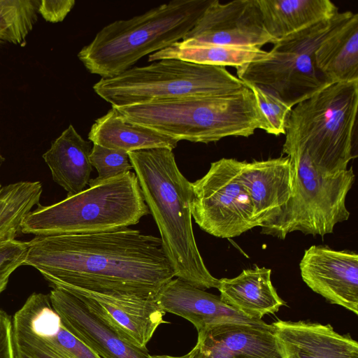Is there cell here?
<instances>
[{
  "mask_svg": "<svg viewBox=\"0 0 358 358\" xmlns=\"http://www.w3.org/2000/svg\"><path fill=\"white\" fill-rule=\"evenodd\" d=\"M24 265L52 287L155 299L175 277L160 238L125 228L86 234L36 236Z\"/></svg>",
  "mask_w": 358,
  "mask_h": 358,
  "instance_id": "obj_1",
  "label": "cell"
},
{
  "mask_svg": "<svg viewBox=\"0 0 358 358\" xmlns=\"http://www.w3.org/2000/svg\"><path fill=\"white\" fill-rule=\"evenodd\" d=\"M128 155L175 277L203 290L217 288L219 279L206 266L194 235L192 182L179 170L173 152L153 148Z\"/></svg>",
  "mask_w": 358,
  "mask_h": 358,
  "instance_id": "obj_2",
  "label": "cell"
},
{
  "mask_svg": "<svg viewBox=\"0 0 358 358\" xmlns=\"http://www.w3.org/2000/svg\"><path fill=\"white\" fill-rule=\"evenodd\" d=\"M124 121L178 141L209 143L229 136L248 137L266 123L245 85L226 94L112 107Z\"/></svg>",
  "mask_w": 358,
  "mask_h": 358,
  "instance_id": "obj_3",
  "label": "cell"
},
{
  "mask_svg": "<svg viewBox=\"0 0 358 358\" xmlns=\"http://www.w3.org/2000/svg\"><path fill=\"white\" fill-rule=\"evenodd\" d=\"M213 0H173L103 27L78 52L86 69L101 78L115 76L141 58L179 42Z\"/></svg>",
  "mask_w": 358,
  "mask_h": 358,
  "instance_id": "obj_4",
  "label": "cell"
},
{
  "mask_svg": "<svg viewBox=\"0 0 358 358\" xmlns=\"http://www.w3.org/2000/svg\"><path fill=\"white\" fill-rule=\"evenodd\" d=\"M90 187L30 211L20 231L36 236L105 233L136 224L150 214L135 173L90 180Z\"/></svg>",
  "mask_w": 358,
  "mask_h": 358,
  "instance_id": "obj_5",
  "label": "cell"
},
{
  "mask_svg": "<svg viewBox=\"0 0 358 358\" xmlns=\"http://www.w3.org/2000/svg\"><path fill=\"white\" fill-rule=\"evenodd\" d=\"M358 108V80L328 85L294 106L287 117L284 143L302 147L327 176L348 169L353 154Z\"/></svg>",
  "mask_w": 358,
  "mask_h": 358,
  "instance_id": "obj_6",
  "label": "cell"
},
{
  "mask_svg": "<svg viewBox=\"0 0 358 358\" xmlns=\"http://www.w3.org/2000/svg\"><path fill=\"white\" fill-rule=\"evenodd\" d=\"M282 153L292 163V194L279 213L261 227L262 234L285 239L294 231L322 237L333 233L337 224L350 217L345 201L355 180L352 168L327 176L300 145L284 143Z\"/></svg>",
  "mask_w": 358,
  "mask_h": 358,
  "instance_id": "obj_7",
  "label": "cell"
},
{
  "mask_svg": "<svg viewBox=\"0 0 358 358\" xmlns=\"http://www.w3.org/2000/svg\"><path fill=\"white\" fill-rule=\"evenodd\" d=\"M245 86L225 67L174 59L134 66L93 85L112 107L226 94Z\"/></svg>",
  "mask_w": 358,
  "mask_h": 358,
  "instance_id": "obj_8",
  "label": "cell"
},
{
  "mask_svg": "<svg viewBox=\"0 0 358 358\" xmlns=\"http://www.w3.org/2000/svg\"><path fill=\"white\" fill-rule=\"evenodd\" d=\"M336 15L278 40L266 58L236 68L237 77L273 92L291 108L312 96L329 85L315 66L314 54Z\"/></svg>",
  "mask_w": 358,
  "mask_h": 358,
  "instance_id": "obj_9",
  "label": "cell"
},
{
  "mask_svg": "<svg viewBox=\"0 0 358 358\" xmlns=\"http://www.w3.org/2000/svg\"><path fill=\"white\" fill-rule=\"evenodd\" d=\"M241 161L222 158L192 182V216L206 233L232 238L259 227L248 194L241 181Z\"/></svg>",
  "mask_w": 358,
  "mask_h": 358,
  "instance_id": "obj_10",
  "label": "cell"
},
{
  "mask_svg": "<svg viewBox=\"0 0 358 358\" xmlns=\"http://www.w3.org/2000/svg\"><path fill=\"white\" fill-rule=\"evenodd\" d=\"M12 324L15 358H102L64 327L48 294H31Z\"/></svg>",
  "mask_w": 358,
  "mask_h": 358,
  "instance_id": "obj_11",
  "label": "cell"
},
{
  "mask_svg": "<svg viewBox=\"0 0 358 358\" xmlns=\"http://www.w3.org/2000/svg\"><path fill=\"white\" fill-rule=\"evenodd\" d=\"M180 43H211L262 48L275 39L264 28L257 0L222 3L213 0Z\"/></svg>",
  "mask_w": 358,
  "mask_h": 358,
  "instance_id": "obj_12",
  "label": "cell"
},
{
  "mask_svg": "<svg viewBox=\"0 0 358 358\" xmlns=\"http://www.w3.org/2000/svg\"><path fill=\"white\" fill-rule=\"evenodd\" d=\"M57 288L78 297L118 336L141 349H147L157 329L168 323L164 320L166 313L155 299L99 293L70 286Z\"/></svg>",
  "mask_w": 358,
  "mask_h": 358,
  "instance_id": "obj_13",
  "label": "cell"
},
{
  "mask_svg": "<svg viewBox=\"0 0 358 358\" xmlns=\"http://www.w3.org/2000/svg\"><path fill=\"white\" fill-rule=\"evenodd\" d=\"M307 286L333 304L358 314V255L324 245H311L299 263Z\"/></svg>",
  "mask_w": 358,
  "mask_h": 358,
  "instance_id": "obj_14",
  "label": "cell"
},
{
  "mask_svg": "<svg viewBox=\"0 0 358 358\" xmlns=\"http://www.w3.org/2000/svg\"><path fill=\"white\" fill-rule=\"evenodd\" d=\"M50 303L64 327L102 358H150L147 349L118 336L73 294L52 287Z\"/></svg>",
  "mask_w": 358,
  "mask_h": 358,
  "instance_id": "obj_15",
  "label": "cell"
},
{
  "mask_svg": "<svg viewBox=\"0 0 358 358\" xmlns=\"http://www.w3.org/2000/svg\"><path fill=\"white\" fill-rule=\"evenodd\" d=\"M155 301L166 313L190 322L197 332L222 324H243L273 328L262 320L250 319L221 301L220 296L196 288L180 278L169 281L158 292Z\"/></svg>",
  "mask_w": 358,
  "mask_h": 358,
  "instance_id": "obj_16",
  "label": "cell"
},
{
  "mask_svg": "<svg viewBox=\"0 0 358 358\" xmlns=\"http://www.w3.org/2000/svg\"><path fill=\"white\" fill-rule=\"evenodd\" d=\"M190 358H283L273 328L222 324L198 331Z\"/></svg>",
  "mask_w": 358,
  "mask_h": 358,
  "instance_id": "obj_17",
  "label": "cell"
},
{
  "mask_svg": "<svg viewBox=\"0 0 358 358\" xmlns=\"http://www.w3.org/2000/svg\"><path fill=\"white\" fill-rule=\"evenodd\" d=\"M240 176L261 227L273 220L287 203L293 189L289 157L241 161Z\"/></svg>",
  "mask_w": 358,
  "mask_h": 358,
  "instance_id": "obj_18",
  "label": "cell"
},
{
  "mask_svg": "<svg viewBox=\"0 0 358 358\" xmlns=\"http://www.w3.org/2000/svg\"><path fill=\"white\" fill-rule=\"evenodd\" d=\"M283 358H358V343L329 324L278 320L271 324Z\"/></svg>",
  "mask_w": 358,
  "mask_h": 358,
  "instance_id": "obj_19",
  "label": "cell"
},
{
  "mask_svg": "<svg viewBox=\"0 0 358 358\" xmlns=\"http://www.w3.org/2000/svg\"><path fill=\"white\" fill-rule=\"evenodd\" d=\"M314 57L317 71L329 85L358 80V14L338 12Z\"/></svg>",
  "mask_w": 358,
  "mask_h": 358,
  "instance_id": "obj_20",
  "label": "cell"
},
{
  "mask_svg": "<svg viewBox=\"0 0 358 358\" xmlns=\"http://www.w3.org/2000/svg\"><path fill=\"white\" fill-rule=\"evenodd\" d=\"M271 270L255 266L244 269L237 276L219 279L217 289L220 298L252 320H262L268 314H275L286 304L278 294L271 279Z\"/></svg>",
  "mask_w": 358,
  "mask_h": 358,
  "instance_id": "obj_21",
  "label": "cell"
},
{
  "mask_svg": "<svg viewBox=\"0 0 358 358\" xmlns=\"http://www.w3.org/2000/svg\"><path fill=\"white\" fill-rule=\"evenodd\" d=\"M91 150L92 142L82 138L70 124L43 155L53 180L67 192V196L83 192L89 184Z\"/></svg>",
  "mask_w": 358,
  "mask_h": 358,
  "instance_id": "obj_22",
  "label": "cell"
},
{
  "mask_svg": "<svg viewBox=\"0 0 358 358\" xmlns=\"http://www.w3.org/2000/svg\"><path fill=\"white\" fill-rule=\"evenodd\" d=\"M257 3L264 28L275 42L338 13L330 0H257Z\"/></svg>",
  "mask_w": 358,
  "mask_h": 358,
  "instance_id": "obj_23",
  "label": "cell"
},
{
  "mask_svg": "<svg viewBox=\"0 0 358 358\" xmlns=\"http://www.w3.org/2000/svg\"><path fill=\"white\" fill-rule=\"evenodd\" d=\"M88 139L92 144L126 152L177 147L178 140L143 126L123 120L111 107L92 125Z\"/></svg>",
  "mask_w": 358,
  "mask_h": 358,
  "instance_id": "obj_24",
  "label": "cell"
},
{
  "mask_svg": "<svg viewBox=\"0 0 358 358\" xmlns=\"http://www.w3.org/2000/svg\"><path fill=\"white\" fill-rule=\"evenodd\" d=\"M267 51L253 46L196 43L184 45L180 41L148 56V62L174 59L190 63L235 68L264 59Z\"/></svg>",
  "mask_w": 358,
  "mask_h": 358,
  "instance_id": "obj_25",
  "label": "cell"
},
{
  "mask_svg": "<svg viewBox=\"0 0 358 358\" xmlns=\"http://www.w3.org/2000/svg\"><path fill=\"white\" fill-rule=\"evenodd\" d=\"M42 191L39 181H20L0 189V240L15 238L26 215L39 204Z\"/></svg>",
  "mask_w": 358,
  "mask_h": 358,
  "instance_id": "obj_26",
  "label": "cell"
},
{
  "mask_svg": "<svg viewBox=\"0 0 358 358\" xmlns=\"http://www.w3.org/2000/svg\"><path fill=\"white\" fill-rule=\"evenodd\" d=\"M253 93L266 123L265 131L274 136L285 134L287 117L292 108L273 92L254 84L245 83Z\"/></svg>",
  "mask_w": 358,
  "mask_h": 358,
  "instance_id": "obj_27",
  "label": "cell"
},
{
  "mask_svg": "<svg viewBox=\"0 0 358 358\" xmlns=\"http://www.w3.org/2000/svg\"><path fill=\"white\" fill-rule=\"evenodd\" d=\"M90 161L98 173L95 178L103 180L131 171L133 166L127 152L93 144Z\"/></svg>",
  "mask_w": 358,
  "mask_h": 358,
  "instance_id": "obj_28",
  "label": "cell"
},
{
  "mask_svg": "<svg viewBox=\"0 0 358 358\" xmlns=\"http://www.w3.org/2000/svg\"><path fill=\"white\" fill-rule=\"evenodd\" d=\"M29 244L15 238L0 240V294L6 289L11 273L24 265Z\"/></svg>",
  "mask_w": 358,
  "mask_h": 358,
  "instance_id": "obj_29",
  "label": "cell"
},
{
  "mask_svg": "<svg viewBox=\"0 0 358 358\" xmlns=\"http://www.w3.org/2000/svg\"><path fill=\"white\" fill-rule=\"evenodd\" d=\"M75 3L74 0L40 1L38 13L48 22H59L64 20Z\"/></svg>",
  "mask_w": 358,
  "mask_h": 358,
  "instance_id": "obj_30",
  "label": "cell"
},
{
  "mask_svg": "<svg viewBox=\"0 0 358 358\" xmlns=\"http://www.w3.org/2000/svg\"><path fill=\"white\" fill-rule=\"evenodd\" d=\"M0 358H15L10 316L0 308Z\"/></svg>",
  "mask_w": 358,
  "mask_h": 358,
  "instance_id": "obj_31",
  "label": "cell"
},
{
  "mask_svg": "<svg viewBox=\"0 0 358 358\" xmlns=\"http://www.w3.org/2000/svg\"><path fill=\"white\" fill-rule=\"evenodd\" d=\"M150 358H190L188 353L182 356L150 355Z\"/></svg>",
  "mask_w": 358,
  "mask_h": 358,
  "instance_id": "obj_32",
  "label": "cell"
},
{
  "mask_svg": "<svg viewBox=\"0 0 358 358\" xmlns=\"http://www.w3.org/2000/svg\"><path fill=\"white\" fill-rule=\"evenodd\" d=\"M2 41H3V37L2 31L0 29V43H1Z\"/></svg>",
  "mask_w": 358,
  "mask_h": 358,
  "instance_id": "obj_33",
  "label": "cell"
},
{
  "mask_svg": "<svg viewBox=\"0 0 358 358\" xmlns=\"http://www.w3.org/2000/svg\"><path fill=\"white\" fill-rule=\"evenodd\" d=\"M1 187H1V185L0 184V189H1Z\"/></svg>",
  "mask_w": 358,
  "mask_h": 358,
  "instance_id": "obj_34",
  "label": "cell"
},
{
  "mask_svg": "<svg viewBox=\"0 0 358 358\" xmlns=\"http://www.w3.org/2000/svg\"><path fill=\"white\" fill-rule=\"evenodd\" d=\"M0 160H1V155H0Z\"/></svg>",
  "mask_w": 358,
  "mask_h": 358,
  "instance_id": "obj_35",
  "label": "cell"
}]
</instances>
